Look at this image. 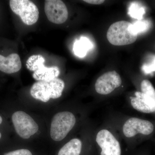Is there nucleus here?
Listing matches in <instances>:
<instances>
[{
  "mask_svg": "<svg viewBox=\"0 0 155 155\" xmlns=\"http://www.w3.org/2000/svg\"><path fill=\"white\" fill-rule=\"evenodd\" d=\"M82 143L79 139L74 138L64 145L58 153V155H80Z\"/></svg>",
  "mask_w": 155,
  "mask_h": 155,
  "instance_id": "14",
  "label": "nucleus"
},
{
  "mask_svg": "<svg viewBox=\"0 0 155 155\" xmlns=\"http://www.w3.org/2000/svg\"><path fill=\"white\" fill-rule=\"evenodd\" d=\"M45 58L40 55L31 56L26 61L27 69L33 72V78L38 81L52 80L57 78L60 75L58 67H45Z\"/></svg>",
  "mask_w": 155,
  "mask_h": 155,
  "instance_id": "5",
  "label": "nucleus"
},
{
  "mask_svg": "<svg viewBox=\"0 0 155 155\" xmlns=\"http://www.w3.org/2000/svg\"><path fill=\"white\" fill-rule=\"evenodd\" d=\"M122 79L116 71L104 73L96 81L95 89L97 93L102 95L110 94L122 84Z\"/></svg>",
  "mask_w": 155,
  "mask_h": 155,
  "instance_id": "11",
  "label": "nucleus"
},
{
  "mask_svg": "<svg viewBox=\"0 0 155 155\" xmlns=\"http://www.w3.org/2000/svg\"><path fill=\"white\" fill-rule=\"evenodd\" d=\"M84 2L91 5H99L105 2L104 0H84Z\"/></svg>",
  "mask_w": 155,
  "mask_h": 155,
  "instance_id": "19",
  "label": "nucleus"
},
{
  "mask_svg": "<svg viewBox=\"0 0 155 155\" xmlns=\"http://www.w3.org/2000/svg\"><path fill=\"white\" fill-rule=\"evenodd\" d=\"M45 11L48 19L55 24H62L68 19L67 6L63 1L60 0L45 1Z\"/></svg>",
  "mask_w": 155,
  "mask_h": 155,
  "instance_id": "8",
  "label": "nucleus"
},
{
  "mask_svg": "<svg viewBox=\"0 0 155 155\" xmlns=\"http://www.w3.org/2000/svg\"><path fill=\"white\" fill-rule=\"evenodd\" d=\"M2 118L0 116V124L2 123Z\"/></svg>",
  "mask_w": 155,
  "mask_h": 155,
  "instance_id": "20",
  "label": "nucleus"
},
{
  "mask_svg": "<svg viewBox=\"0 0 155 155\" xmlns=\"http://www.w3.org/2000/svg\"><path fill=\"white\" fill-rule=\"evenodd\" d=\"M12 11L21 18L27 25L35 24L39 18V11L36 5L28 0H11L9 2Z\"/></svg>",
  "mask_w": 155,
  "mask_h": 155,
  "instance_id": "6",
  "label": "nucleus"
},
{
  "mask_svg": "<svg viewBox=\"0 0 155 155\" xmlns=\"http://www.w3.org/2000/svg\"><path fill=\"white\" fill-rule=\"evenodd\" d=\"M132 24L126 21H120L113 23L107 32V38L111 44L124 46L131 44L136 41L137 35L131 30Z\"/></svg>",
  "mask_w": 155,
  "mask_h": 155,
  "instance_id": "3",
  "label": "nucleus"
},
{
  "mask_svg": "<svg viewBox=\"0 0 155 155\" xmlns=\"http://www.w3.org/2000/svg\"><path fill=\"white\" fill-rule=\"evenodd\" d=\"M12 119L16 132L22 138L27 139L38 131V124L25 112H15L12 116Z\"/></svg>",
  "mask_w": 155,
  "mask_h": 155,
  "instance_id": "7",
  "label": "nucleus"
},
{
  "mask_svg": "<svg viewBox=\"0 0 155 155\" xmlns=\"http://www.w3.org/2000/svg\"><path fill=\"white\" fill-rule=\"evenodd\" d=\"M142 69L143 71L146 74H149V73L154 72L155 71V57L150 63L143 65L142 67Z\"/></svg>",
  "mask_w": 155,
  "mask_h": 155,
  "instance_id": "17",
  "label": "nucleus"
},
{
  "mask_svg": "<svg viewBox=\"0 0 155 155\" xmlns=\"http://www.w3.org/2000/svg\"><path fill=\"white\" fill-rule=\"evenodd\" d=\"M75 122V116L71 112H60L56 114L51 123V137L54 141H61L72 130Z\"/></svg>",
  "mask_w": 155,
  "mask_h": 155,
  "instance_id": "4",
  "label": "nucleus"
},
{
  "mask_svg": "<svg viewBox=\"0 0 155 155\" xmlns=\"http://www.w3.org/2000/svg\"><path fill=\"white\" fill-rule=\"evenodd\" d=\"M5 155H32L29 150L20 149L10 152Z\"/></svg>",
  "mask_w": 155,
  "mask_h": 155,
  "instance_id": "18",
  "label": "nucleus"
},
{
  "mask_svg": "<svg viewBox=\"0 0 155 155\" xmlns=\"http://www.w3.org/2000/svg\"><path fill=\"white\" fill-rule=\"evenodd\" d=\"M93 48L92 43L87 38L81 37L74 43L73 49L75 55L81 58L85 57L87 51Z\"/></svg>",
  "mask_w": 155,
  "mask_h": 155,
  "instance_id": "13",
  "label": "nucleus"
},
{
  "mask_svg": "<svg viewBox=\"0 0 155 155\" xmlns=\"http://www.w3.org/2000/svg\"><path fill=\"white\" fill-rule=\"evenodd\" d=\"M145 13V10L139 3L134 2L130 4L128 9V14L134 19L141 20Z\"/></svg>",
  "mask_w": 155,
  "mask_h": 155,
  "instance_id": "15",
  "label": "nucleus"
},
{
  "mask_svg": "<svg viewBox=\"0 0 155 155\" xmlns=\"http://www.w3.org/2000/svg\"><path fill=\"white\" fill-rule=\"evenodd\" d=\"M153 130L152 123L135 117L127 119L123 127V133L128 138L134 137L138 134L148 135L152 133Z\"/></svg>",
  "mask_w": 155,
  "mask_h": 155,
  "instance_id": "10",
  "label": "nucleus"
},
{
  "mask_svg": "<svg viewBox=\"0 0 155 155\" xmlns=\"http://www.w3.org/2000/svg\"><path fill=\"white\" fill-rule=\"evenodd\" d=\"M22 64L19 55L12 54L5 57L0 54V70L8 74L17 72L21 69Z\"/></svg>",
  "mask_w": 155,
  "mask_h": 155,
  "instance_id": "12",
  "label": "nucleus"
},
{
  "mask_svg": "<svg viewBox=\"0 0 155 155\" xmlns=\"http://www.w3.org/2000/svg\"><path fill=\"white\" fill-rule=\"evenodd\" d=\"M96 141L101 148V155H121L120 143L109 130L103 129L99 131Z\"/></svg>",
  "mask_w": 155,
  "mask_h": 155,
  "instance_id": "9",
  "label": "nucleus"
},
{
  "mask_svg": "<svg viewBox=\"0 0 155 155\" xmlns=\"http://www.w3.org/2000/svg\"><path fill=\"white\" fill-rule=\"evenodd\" d=\"M65 84L60 78L38 81L34 84L30 94L34 98L47 102L50 99H57L62 95Z\"/></svg>",
  "mask_w": 155,
  "mask_h": 155,
  "instance_id": "1",
  "label": "nucleus"
},
{
  "mask_svg": "<svg viewBox=\"0 0 155 155\" xmlns=\"http://www.w3.org/2000/svg\"><path fill=\"white\" fill-rule=\"evenodd\" d=\"M141 92L135 93V97H130V102L135 110L145 114L155 112V90L148 80L141 83Z\"/></svg>",
  "mask_w": 155,
  "mask_h": 155,
  "instance_id": "2",
  "label": "nucleus"
},
{
  "mask_svg": "<svg viewBox=\"0 0 155 155\" xmlns=\"http://www.w3.org/2000/svg\"><path fill=\"white\" fill-rule=\"evenodd\" d=\"M149 27L150 23L147 20H139L132 24L131 30L133 33L138 35L139 34L146 31Z\"/></svg>",
  "mask_w": 155,
  "mask_h": 155,
  "instance_id": "16",
  "label": "nucleus"
},
{
  "mask_svg": "<svg viewBox=\"0 0 155 155\" xmlns=\"http://www.w3.org/2000/svg\"><path fill=\"white\" fill-rule=\"evenodd\" d=\"M1 137H2V134H1V132H0V139H1Z\"/></svg>",
  "mask_w": 155,
  "mask_h": 155,
  "instance_id": "21",
  "label": "nucleus"
}]
</instances>
